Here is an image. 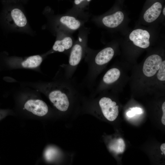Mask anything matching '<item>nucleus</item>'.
Instances as JSON below:
<instances>
[{"label":"nucleus","mask_w":165,"mask_h":165,"mask_svg":"<svg viewBox=\"0 0 165 165\" xmlns=\"http://www.w3.org/2000/svg\"><path fill=\"white\" fill-rule=\"evenodd\" d=\"M162 5L159 2H156L149 7L145 13L143 18L148 23L152 22L156 20L160 15Z\"/></svg>","instance_id":"obj_11"},{"label":"nucleus","mask_w":165,"mask_h":165,"mask_svg":"<svg viewBox=\"0 0 165 165\" xmlns=\"http://www.w3.org/2000/svg\"><path fill=\"white\" fill-rule=\"evenodd\" d=\"M149 33L146 30L137 29L132 31L129 35L130 40L135 46L146 48L150 45Z\"/></svg>","instance_id":"obj_8"},{"label":"nucleus","mask_w":165,"mask_h":165,"mask_svg":"<svg viewBox=\"0 0 165 165\" xmlns=\"http://www.w3.org/2000/svg\"><path fill=\"white\" fill-rule=\"evenodd\" d=\"M157 79L160 81L165 80V61H162L157 74Z\"/></svg>","instance_id":"obj_16"},{"label":"nucleus","mask_w":165,"mask_h":165,"mask_svg":"<svg viewBox=\"0 0 165 165\" xmlns=\"http://www.w3.org/2000/svg\"><path fill=\"white\" fill-rule=\"evenodd\" d=\"M162 110L163 112L161 118V122L163 125H165V102H164L162 105Z\"/></svg>","instance_id":"obj_18"},{"label":"nucleus","mask_w":165,"mask_h":165,"mask_svg":"<svg viewBox=\"0 0 165 165\" xmlns=\"http://www.w3.org/2000/svg\"><path fill=\"white\" fill-rule=\"evenodd\" d=\"M55 151L53 149H49L46 152L45 156L47 159L50 160L55 155Z\"/></svg>","instance_id":"obj_17"},{"label":"nucleus","mask_w":165,"mask_h":165,"mask_svg":"<svg viewBox=\"0 0 165 165\" xmlns=\"http://www.w3.org/2000/svg\"><path fill=\"white\" fill-rule=\"evenodd\" d=\"M20 0H3V2H17Z\"/></svg>","instance_id":"obj_22"},{"label":"nucleus","mask_w":165,"mask_h":165,"mask_svg":"<svg viewBox=\"0 0 165 165\" xmlns=\"http://www.w3.org/2000/svg\"><path fill=\"white\" fill-rule=\"evenodd\" d=\"M135 115V113L132 110L129 111L127 113V115L129 117H132Z\"/></svg>","instance_id":"obj_20"},{"label":"nucleus","mask_w":165,"mask_h":165,"mask_svg":"<svg viewBox=\"0 0 165 165\" xmlns=\"http://www.w3.org/2000/svg\"><path fill=\"white\" fill-rule=\"evenodd\" d=\"M24 108L27 111L39 116L45 115L48 111V108L46 104L39 99L28 100L25 102Z\"/></svg>","instance_id":"obj_9"},{"label":"nucleus","mask_w":165,"mask_h":165,"mask_svg":"<svg viewBox=\"0 0 165 165\" xmlns=\"http://www.w3.org/2000/svg\"><path fill=\"white\" fill-rule=\"evenodd\" d=\"M161 150L163 152V154L165 155V143L162 144L160 147Z\"/></svg>","instance_id":"obj_21"},{"label":"nucleus","mask_w":165,"mask_h":165,"mask_svg":"<svg viewBox=\"0 0 165 165\" xmlns=\"http://www.w3.org/2000/svg\"><path fill=\"white\" fill-rule=\"evenodd\" d=\"M124 15L121 11H118L115 13L104 17L102 20L103 24L106 27L111 28L117 27L123 21Z\"/></svg>","instance_id":"obj_10"},{"label":"nucleus","mask_w":165,"mask_h":165,"mask_svg":"<svg viewBox=\"0 0 165 165\" xmlns=\"http://www.w3.org/2000/svg\"><path fill=\"white\" fill-rule=\"evenodd\" d=\"M119 70L116 68H113L108 70L103 78V82L106 84H111L117 81L120 76Z\"/></svg>","instance_id":"obj_12"},{"label":"nucleus","mask_w":165,"mask_h":165,"mask_svg":"<svg viewBox=\"0 0 165 165\" xmlns=\"http://www.w3.org/2000/svg\"><path fill=\"white\" fill-rule=\"evenodd\" d=\"M162 59L157 54H153L148 57L145 61L143 67L144 74L148 77L154 76L159 69Z\"/></svg>","instance_id":"obj_7"},{"label":"nucleus","mask_w":165,"mask_h":165,"mask_svg":"<svg viewBox=\"0 0 165 165\" xmlns=\"http://www.w3.org/2000/svg\"><path fill=\"white\" fill-rule=\"evenodd\" d=\"M47 16L50 24L55 32L59 30L65 31H75L83 24L82 21L70 15H49Z\"/></svg>","instance_id":"obj_4"},{"label":"nucleus","mask_w":165,"mask_h":165,"mask_svg":"<svg viewBox=\"0 0 165 165\" xmlns=\"http://www.w3.org/2000/svg\"><path fill=\"white\" fill-rule=\"evenodd\" d=\"M56 39L52 47L51 52L65 53L70 52L74 43L72 37L65 31L59 30L55 31Z\"/></svg>","instance_id":"obj_5"},{"label":"nucleus","mask_w":165,"mask_h":165,"mask_svg":"<svg viewBox=\"0 0 165 165\" xmlns=\"http://www.w3.org/2000/svg\"><path fill=\"white\" fill-rule=\"evenodd\" d=\"M24 4L26 3L29 0H20Z\"/></svg>","instance_id":"obj_23"},{"label":"nucleus","mask_w":165,"mask_h":165,"mask_svg":"<svg viewBox=\"0 0 165 165\" xmlns=\"http://www.w3.org/2000/svg\"><path fill=\"white\" fill-rule=\"evenodd\" d=\"M163 15L165 16V8L164 7L163 9Z\"/></svg>","instance_id":"obj_24"},{"label":"nucleus","mask_w":165,"mask_h":165,"mask_svg":"<svg viewBox=\"0 0 165 165\" xmlns=\"http://www.w3.org/2000/svg\"><path fill=\"white\" fill-rule=\"evenodd\" d=\"M46 87L50 101L58 110L63 112L69 108V97L79 93L81 90V87L72 78H67L63 75L60 81L48 84Z\"/></svg>","instance_id":"obj_2"},{"label":"nucleus","mask_w":165,"mask_h":165,"mask_svg":"<svg viewBox=\"0 0 165 165\" xmlns=\"http://www.w3.org/2000/svg\"><path fill=\"white\" fill-rule=\"evenodd\" d=\"M125 144L124 140L121 138L116 140L111 144L110 149L117 153H122L125 149Z\"/></svg>","instance_id":"obj_15"},{"label":"nucleus","mask_w":165,"mask_h":165,"mask_svg":"<svg viewBox=\"0 0 165 165\" xmlns=\"http://www.w3.org/2000/svg\"><path fill=\"white\" fill-rule=\"evenodd\" d=\"M92 0H74L71 9L74 12L80 13L87 9Z\"/></svg>","instance_id":"obj_14"},{"label":"nucleus","mask_w":165,"mask_h":165,"mask_svg":"<svg viewBox=\"0 0 165 165\" xmlns=\"http://www.w3.org/2000/svg\"><path fill=\"white\" fill-rule=\"evenodd\" d=\"M86 35L83 33H80L78 39L74 42L70 50L68 63L64 67L63 75L66 78H72L78 66L85 55L87 48Z\"/></svg>","instance_id":"obj_3"},{"label":"nucleus","mask_w":165,"mask_h":165,"mask_svg":"<svg viewBox=\"0 0 165 165\" xmlns=\"http://www.w3.org/2000/svg\"><path fill=\"white\" fill-rule=\"evenodd\" d=\"M99 105L105 117L108 120H115L119 114V106L109 97H103L99 101Z\"/></svg>","instance_id":"obj_6"},{"label":"nucleus","mask_w":165,"mask_h":165,"mask_svg":"<svg viewBox=\"0 0 165 165\" xmlns=\"http://www.w3.org/2000/svg\"><path fill=\"white\" fill-rule=\"evenodd\" d=\"M3 3V8L0 13V25L2 27L9 32L34 35L35 33L28 20L24 3L21 1Z\"/></svg>","instance_id":"obj_1"},{"label":"nucleus","mask_w":165,"mask_h":165,"mask_svg":"<svg viewBox=\"0 0 165 165\" xmlns=\"http://www.w3.org/2000/svg\"><path fill=\"white\" fill-rule=\"evenodd\" d=\"M43 58L40 55H35L30 56L21 62L22 66L25 68H36L42 63Z\"/></svg>","instance_id":"obj_13"},{"label":"nucleus","mask_w":165,"mask_h":165,"mask_svg":"<svg viewBox=\"0 0 165 165\" xmlns=\"http://www.w3.org/2000/svg\"><path fill=\"white\" fill-rule=\"evenodd\" d=\"M135 114H139L142 113V111L141 108H139L135 107L132 108L131 109Z\"/></svg>","instance_id":"obj_19"}]
</instances>
